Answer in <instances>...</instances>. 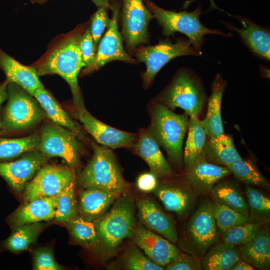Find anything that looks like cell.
<instances>
[{
  "label": "cell",
  "mask_w": 270,
  "mask_h": 270,
  "mask_svg": "<svg viewBox=\"0 0 270 270\" xmlns=\"http://www.w3.org/2000/svg\"><path fill=\"white\" fill-rule=\"evenodd\" d=\"M261 75L266 78H270V70L262 65L260 66Z\"/></svg>",
  "instance_id": "50"
},
{
  "label": "cell",
  "mask_w": 270,
  "mask_h": 270,
  "mask_svg": "<svg viewBox=\"0 0 270 270\" xmlns=\"http://www.w3.org/2000/svg\"><path fill=\"white\" fill-rule=\"evenodd\" d=\"M135 208L131 196L122 194L108 211L92 220L106 258L116 252L124 239L132 238L136 226Z\"/></svg>",
  "instance_id": "2"
},
{
  "label": "cell",
  "mask_w": 270,
  "mask_h": 270,
  "mask_svg": "<svg viewBox=\"0 0 270 270\" xmlns=\"http://www.w3.org/2000/svg\"><path fill=\"white\" fill-rule=\"evenodd\" d=\"M186 184L170 182L157 184L152 191L165 208L184 217L192 206L196 196L186 182Z\"/></svg>",
  "instance_id": "21"
},
{
  "label": "cell",
  "mask_w": 270,
  "mask_h": 270,
  "mask_svg": "<svg viewBox=\"0 0 270 270\" xmlns=\"http://www.w3.org/2000/svg\"><path fill=\"white\" fill-rule=\"evenodd\" d=\"M44 228L45 224L38 222L26 224L13 230L6 239L0 242V250L18 253L27 250L36 241Z\"/></svg>",
  "instance_id": "32"
},
{
  "label": "cell",
  "mask_w": 270,
  "mask_h": 270,
  "mask_svg": "<svg viewBox=\"0 0 270 270\" xmlns=\"http://www.w3.org/2000/svg\"><path fill=\"white\" fill-rule=\"evenodd\" d=\"M90 20L78 25L73 30L62 34L49 43L46 52L30 66L38 76L56 74L68 84L77 111L85 108L78 76L86 67L80 51L82 36Z\"/></svg>",
  "instance_id": "1"
},
{
  "label": "cell",
  "mask_w": 270,
  "mask_h": 270,
  "mask_svg": "<svg viewBox=\"0 0 270 270\" xmlns=\"http://www.w3.org/2000/svg\"><path fill=\"white\" fill-rule=\"evenodd\" d=\"M188 128L184 156V162L186 168L200 156L208 136L202 122L199 119L198 116L190 117Z\"/></svg>",
  "instance_id": "33"
},
{
  "label": "cell",
  "mask_w": 270,
  "mask_h": 270,
  "mask_svg": "<svg viewBox=\"0 0 270 270\" xmlns=\"http://www.w3.org/2000/svg\"><path fill=\"white\" fill-rule=\"evenodd\" d=\"M138 62L145 63L146 69L142 74L144 87L152 84L158 72L174 58L185 55L200 56L202 52L192 46L189 40L179 38L173 43L169 39L160 40L155 46L134 49Z\"/></svg>",
  "instance_id": "9"
},
{
  "label": "cell",
  "mask_w": 270,
  "mask_h": 270,
  "mask_svg": "<svg viewBox=\"0 0 270 270\" xmlns=\"http://www.w3.org/2000/svg\"><path fill=\"white\" fill-rule=\"evenodd\" d=\"M33 96L44 111L46 116L54 123L70 130L78 138H84L80 128L44 87L36 90Z\"/></svg>",
  "instance_id": "30"
},
{
  "label": "cell",
  "mask_w": 270,
  "mask_h": 270,
  "mask_svg": "<svg viewBox=\"0 0 270 270\" xmlns=\"http://www.w3.org/2000/svg\"><path fill=\"white\" fill-rule=\"evenodd\" d=\"M93 156L80 174L79 184L84 188H94L122 194L127 188L112 152L105 146L92 143Z\"/></svg>",
  "instance_id": "4"
},
{
  "label": "cell",
  "mask_w": 270,
  "mask_h": 270,
  "mask_svg": "<svg viewBox=\"0 0 270 270\" xmlns=\"http://www.w3.org/2000/svg\"><path fill=\"white\" fill-rule=\"evenodd\" d=\"M48 0H44V2ZM98 7H104L112 10V5L110 3V0H92Z\"/></svg>",
  "instance_id": "48"
},
{
  "label": "cell",
  "mask_w": 270,
  "mask_h": 270,
  "mask_svg": "<svg viewBox=\"0 0 270 270\" xmlns=\"http://www.w3.org/2000/svg\"><path fill=\"white\" fill-rule=\"evenodd\" d=\"M74 178V172L69 166L44 165L26 185L24 200L28 202L38 198L58 196Z\"/></svg>",
  "instance_id": "11"
},
{
  "label": "cell",
  "mask_w": 270,
  "mask_h": 270,
  "mask_svg": "<svg viewBox=\"0 0 270 270\" xmlns=\"http://www.w3.org/2000/svg\"><path fill=\"white\" fill-rule=\"evenodd\" d=\"M120 7L118 4L112 5V16L108 30L100 42L93 65L84 69L82 76L98 70L106 63L118 60L130 63L136 60L130 56L124 49L121 36L118 30V22Z\"/></svg>",
  "instance_id": "14"
},
{
  "label": "cell",
  "mask_w": 270,
  "mask_h": 270,
  "mask_svg": "<svg viewBox=\"0 0 270 270\" xmlns=\"http://www.w3.org/2000/svg\"><path fill=\"white\" fill-rule=\"evenodd\" d=\"M245 194L249 216L254 222L268 225L270 220V199L250 185L246 188Z\"/></svg>",
  "instance_id": "36"
},
{
  "label": "cell",
  "mask_w": 270,
  "mask_h": 270,
  "mask_svg": "<svg viewBox=\"0 0 270 270\" xmlns=\"http://www.w3.org/2000/svg\"><path fill=\"white\" fill-rule=\"evenodd\" d=\"M8 81L6 80L0 84V108L1 104L8 99Z\"/></svg>",
  "instance_id": "47"
},
{
  "label": "cell",
  "mask_w": 270,
  "mask_h": 270,
  "mask_svg": "<svg viewBox=\"0 0 270 270\" xmlns=\"http://www.w3.org/2000/svg\"><path fill=\"white\" fill-rule=\"evenodd\" d=\"M132 148L146 162L150 172L157 178L172 174V168L161 152L159 144L148 130L140 132Z\"/></svg>",
  "instance_id": "20"
},
{
  "label": "cell",
  "mask_w": 270,
  "mask_h": 270,
  "mask_svg": "<svg viewBox=\"0 0 270 270\" xmlns=\"http://www.w3.org/2000/svg\"><path fill=\"white\" fill-rule=\"evenodd\" d=\"M136 204L142 224L173 244L178 241L173 221L158 204L153 200L144 196L138 198Z\"/></svg>",
  "instance_id": "17"
},
{
  "label": "cell",
  "mask_w": 270,
  "mask_h": 270,
  "mask_svg": "<svg viewBox=\"0 0 270 270\" xmlns=\"http://www.w3.org/2000/svg\"><path fill=\"white\" fill-rule=\"evenodd\" d=\"M226 167L240 181L248 185L258 186L266 190L270 189L268 180L262 174L252 160H244L242 158Z\"/></svg>",
  "instance_id": "35"
},
{
  "label": "cell",
  "mask_w": 270,
  "mask_h": 270,
  "mask_svg": "<svg viewBox=\"0 0 270 270\" xmlns=\"http://www.w3.org/2000/svg\"><path fill=\"white\" fill-rule=\"evenodd\" d=\"M75 178L58 194L54 220L66 222L78 214V205L75 193Z\"/></svg>",
  "instance_id": "37"
},
{
  "label": "cell",
  "mask_w": 270,
  "mask_h": 270,
  "mask_svg": "<svg viewBox=\"0 0 270 270\" xmlns=\"http://www.w3.org/2000/svg\"><path fill=\"white\" fill-rule=\"evenodd\" d=\"M264 225L256 222H250L236 226L222 235V242L238 246L253 239Z\"/></svg>",
  "instance_id": "39"
},
{
  "label": "cell",
  "mask_w": 270,
  "mask_h": 270,
  "mask_svg": "<svg viewBox=\"0 0 270 270\" xmlns=\"http://www.w3.org/2000/svg\"><path fill=\"white\" fill-rule=\"evenodd\" d=\"M132 238L149 258L162 266L170 263L180 252L173 243L142 224L136 226Z\"/></svg>",
  "instance_id": "15"
},
{
  "label": "cell",
  "mask_w": 270,
  "mask_h": 270,
  "mask_svg": "<svg viewBox=\"0 0 270 270\" xmlns=\"http://www.w3.org/2000/svg\"><path fill=\"white\" fill-rule=\"evenodd\" d=\"M256 268L242 258L236 262L230 270H254Z\"/></svg>",
  "instance_id": "46"
},
{
  "label": "cell",
  "mask_w": 270,
  "mask_h": 270,
  "mask_svg": "<svg viewBox=\"0 0 270 270\" xmlns=\"http://www.w3.org/2000/svg\"><path fill=\"white\" fill-rule=\"evenodd\" d=\"M154 18L143 0H123L122 33L129 50L147 43L148 23Z\"/></svg>",
  "instance_id": "12"
},
{
  "label": "cell",
  "mask_w": 270,
  "mask_h": 270,
  "mask_svg": "<svg viewBox=\"0 0 270 270\" xmlns=\"http://www.w3.org/2000/svg\"><path fill=\"white\" fill-rule=\"evenodd\" d=\"M186 170V182L197 196L210 194L218 182L232 174L227 167L210 163L200 158Z\"/></svg>",
  "instance_id": "18"
},
{
  "label": "cell",
  "mask_w": 270,
  "mask_h": 270,
  "mask_svg": "<svg viewBox=\"0 0 270 270\" xmlns=\"http://www.w3.org/2000/svg\"><path fill=\"white\" fill-rule=\"evenodd\" d=\"M8 102L0 119L1 133L26 130L46 117L36 98L17 84L8 82Z\"/></svg>",
  "instance_id": "6"
},
{
  "label": "cell",
  "mask_w": 270,
  "mask_h": 270,
  "mask_svg": "<svg viewBox=\"0 0 270 270\" xmlns=\"http://www.w3.org/2000/svg\"><path fill=\"white\" fill-rule=\"evenodd\" d=\"M195 0H187L183 4L184 8V9L187 8L190 6V4H192ZM209 0L210 3V9H212V10L218 9V10H220L214 4V0Z\"/></svg>",
  "instance_id": "49"
},
{
  "label": "cell",
  "mask_w": 270,
  "mask_h": 270,
  "mask_svg": "<svg viewBox=\"0 0 270 270\" xmlns=\"http://www.w3.org/2000/svg\"><path fill=\"white\" fill-rule=\"evenodd\" d=\"M206 96L198 79L188 70L180 72L160 97L162 104L170 110L180 108L190 117L198 116Z\"/></svg>",
  "instance_id": "8"
},
{
  "label": "cell",
  "mask_w": 270,
  "mask_h": 270,
  "mask_svg": "<svg viewBox=\"0 0 270 270\" xmlns=\"http://www.w3.org/2000/svg\"><path fill=\"white\" fill-rule=\"evenodd\" d=\"M218 235L212 202L206 200L187 222L180 245L186 252L200 258L218 241Z\"/></svg>",
  "instance_id": "7"
},
{
  "label": "cell",
  "mask_w": 270,
  "mask_h": 270,
  "mask_svg": "<svg viewBox=\"0 0 270 270\" xmlns=\"http://www.w3.org/2000/svg\"><path fill=\"white\" fill-rule=\"evenodd\" d=\"M33 2H38L40 4H42L44 2V0H30Z\"/></svg>",
  "instance_id": "51"
},
{
  "label": "cell",
  "mask_w": 270,
  "mask_h": 270,
  "mask_svg": "<svg viewBox=\"0 0 270 270\" xmlns=\"http://www.w3.org/2000/svg\"><path fill=\"white\" fill-rule=\"evenodd\" d=\"M188 124L186 114H176L160 103L154 106L150 125L147 129L165 150L171 162L180 169L182 166V144Z\"/></svg>",
  "instance_id": "3"
},
{
  "label": "cell",
  "mask_w": 270,
  "mask_h": 270,
  "mask_svg": "<svg viewBox=\"0 0 270 270\" xmlns=\"http://www.w3.org/2000/svg\"><path fill=\"white\" fill-rule=\"evenodd\" d=\"M40 136L32 134L18 138L0 137V162L10 160L21 154L38 150Z\"/></svg>",
  "instance_id": "34"
},
{
  "label": "cell",
  "mask_w": 270,
  "mask_h": 270,
  "mask_svg": "<svg viewBox=\"0 0 270 270\" xmlns=\"http://www.w3.org/2000/svg\"><path fill=\"white\" fill-rule=\"evenodd\" d=\"M77 136L70 130L54 123L44 126L40 136L38 150L47 158L58 156L71 168L78 162L80 144Z\"/></svg>",
  "instance_id": "10"
},
{
  "label": "cell",
  "mask_w": 270,
  "mask_h": 270,
  "mask_svg": "<svg viewBox=\"0 0 270 270\" xmlns=\"http://www.w3.org/2000/svg\"><path fill=\"white\" fill-rule=\"evenodd\" d=\"M210 195L214 201L249 216L246 199L238 187L232 182L222 179L214 185Z\"/></svg>",
  "instance_id": "31"
},
{
  "label": "cell",
  "mask_w": 270,
  "mask_h": 270,
  "mask_svg": "<svg viewBox=\"0 0 270 270\" xmlns=\"http://www.w3.org/2000/svg\"><path fill=\"white\" fill-rule=\"evenodd\" d=\"M0 69L8 82L17 84L32 96L36 90L44 87L33 67L20 64L0 48Z\"/></svg>",
  "instance_id": "23"
},
{
  "label": "cell",
  "mask_w": 270,
  "mask_h": 270,
  "mask_svg": "<svg viewBox=\"0 0 270 270\" xmlns=\"http://www.w3.org/2000/svg\"><path fill=\"white\" fill-rule=\"evenodd\" d=\"M240 257L255 268L268 269L270 265V234L264 226L250 242L237 246Z\"/></svg>",
  "instance_id": "25"
},
{
  "label": "cell",
  "mask_w": 270,
  "mask_h": 270,
  "mask_svg": "<svg viewBox=\"0 0 270 270\" xmlns=\"http://www.w3.org/2000/svg\"><path fill=\"white\" fill-rule=\"evenodd\" d=\"M78 116L86 132L106 147L132 148L137 138L134 134L117 130L100 121L86 108L78 110Z\"/></svg>",
  "instance_id": "16"
},
{
  "label": "cell",
  "mask_w": 270,
  "mask_h": 270,
  "mask_svg": "<svg viewBox=\"0 0 270 270\" xmlns=\"http://www.w3.org/2000/svg\"><path fill=\"white\" fill-rule=\"evenodd\" d=\"M80 47L82 60L86 64L84 69H88L93 65L96 53V46L92 36L90 25L82 36Z\"/></svg>",
  "instance_id": "44"
},
{
  "label": "cell",
  "mask_w": 270,
  "mask_h": 270,
  "mask_svg": "<svg viewBox=\"0 0 270 270\" xmlns=\"http://www.w3.org/2000/svg\"><path fill=\"white\" fill-rule=\"evenodd\" d=\"M124 267L131 270H163L164 268L153 262L137 246L131 245L125 250L122 258Z\"/></svg>",
  "instance_id": "40"
},
{
  "label": "cell",
  "mask_w": 270,
  "mask_h": 270,
  "mask_svg": "<svg viewBox=\"0 0 270 270\" xmlns=\"http://www.w3.org/2000/svg\"><path fill=\"white\" fill-rule=\"evenodd\" d=\"M148 8L152 13L162 28L164 36H172L176 32L186 35L196 49L200 50L204 36L214 34L232 36L231 34H224L219 30H212L204 26L200 20V6L193 12H176L162 8L150 0H144Z\"/></svg>",
  "instance_id": "5"
},
{
  "label": "cell",
  "mask_w": 270,
  "mask_h": 270,
  "mask_svg": "<svg viewBox=\"0 0 270 270\" xmlns=\"http://www.w3.org/2000/svg\"><path fill=\"white\" fill-rule=\"evenodd\" d=\"M48 159L35 150L24 154L14 161L0 162V176L15 194L20 195L28 180Z\"/></svg>",
  "instance_id": "13"
},
{
  "label": "cell",
  "mask_w": 270,
  "mask_h": 270,
  "mask_svg": "<svg viewBox=\"0 0 270 270\" xmlns=\"http://www.w3.org/2000/svg\"><path fill=\"white\" fill-rule=\"evenodd\" d=\"M157 184V177L151 172L142 174L136 180L138 188L144 192H152Z\"/></svg>",
  "instance_id": "45"
},
{
  "label": "cell",
  "mask_w": 270,
  "mask_h": 270,
  "mask_svg": "<svg viewBox=\"0 0 270 270\" xmlns=\"http://www.w3.org/2000/svg\"><path fill=\"white\" fill-rule=\"evenodd\" d=\"M212 206L216 225L221 235L236 226L253 221L250 217L216 201L212 202Z\"/></svg>",
  "instance_id": "38"
},
{
  "label": "cell",
  "mask_w": 270,
  "mask_h": 270,
  "mask_svg": "<svg viewBox=\"0 0 270 270\" xmlns=\"http://www.w3.org/2000/svg\"><path fill=\"white\" fill-rule=\"evenodd\" d=\"M240 258L237 246L218 241L203 256L202 265L206 270H230Z\"/></svg>",
  "instance_id": "28"
},
{
  "label": "cell",
  "mask_w": 270,
  "mask_h": 270,
  "mask_svg": "<svg viewBox=\"0 0 270 270\" xmlns=\"http://www.w3.org/2000/svg\"><path fill=\"white\" fill-rule=\"evenodd\" d=\"M226 82L218 74L212 86L206 116L202 120L208 138H216L224 134L221 116V104Z\"/></svg>",
  "instance_id": "27"
},
{
  "label": "cell",
  "mask_w": 270,
  "mask_h": 270,
  "mask_svg": "<svg viewBox=\"0 0 270 270\" xmlns=\"http://www.w3.org/2000/svg\"><path fill=\"white\" fill-rule=\"evenodd\" d=\"M58 198V194L26 202L8 217V224L13 230L26 224L54 219Z\"/></svg>",
  "instance_id": "19"
},
{
  "label": "cell",
  "mask_w": 270,
  "mask_h": 270,
  "mask_svg": "<svg viewBox=\"0 0 270 270\" xmlns=\"http://www.w3.org/2000/svg\"><path fill=\"white\" fill-rule=\"evenodd\" d=\"M33 270H61L64 267L55 260L50 248H39L33 252Z\"/></svg>",
  "instance_id": "41"
},
{
  "label": "cell",
  "mask_w": 270,
  "mask_h": 270,
  "mask_svg": "<svg viewBox=\"0 0 270 270\" xmlns=\"http://www.w3.org/2000/svg\"><path fill=\"white\" fill-rule=\"evenodd\" d=\"M66 223L70 234L76 242L94 252L100 258H106L92 220L82 215H76Z\"/></svg>",
  "instance_id": "29"
},
{
  "label": "cell",
  "mask_w": 270,
  "mask_h": 270,
  "mask_svg": "<svg viewBox=\"0 0 270 270\" xmlns=\"http://www.w3.org/2000/svg\"><path fill=\"white\" fill-rule=\"evenodd\" d=\"M199 158L224 166L242 159L236 148L232 137L224 134L216 138H208Z\"/></svg>",
  "instance_id": "24"
},
{
  "label": "cell",
  "mask_w": 270,
  "mask_h": 270,
  "mask_svg": "<svg viewBox=\"0 0 270 270\" xmlns=\"http://www.w3.org/2000/svg\"><path fill=\"white\" fill-rule=\"evenodd\" d=\"M242 25L238 28L228 22L223 24L228 28L239 34L242 39L251 52L266 60L270 59V33L269 29L262 27L250 20L236 16Z\"/></svg>",
  "instance_id": "22"
},
{
  "label": "cell",
  "mask_w": 270,
  "mask_h": 270,
  "mask_svg": "<svg viewBox=\"0 0 270 270\" xmlns=\"http://www.w3.org/2000/svg\"><path fill=\"white\" fill-rule=\"evenodd\" d=\"M200 258L190 254L180 252L168 264V270H200L202 268Z\"/></svg>",
  "instance_id": "43"
},
{
  "label": "cell",
  "mask_w": 270,
  "mask_h": 270,
  "mask_svg": "<svg viewBox=\"0 0 270 270\" xmlns=\"http://www.w3.org/2000/svg\"><path fill=\"white\" fill-rule=\"evenodd\" d=\"M120 194L104 190L85 188L80 195V210L82 215L94 220L103 216Z\"/></svg>",
  "instance_id": "26"
},
{
  "label": "cell",
  "mask_w": 270,
  "mask_h": 270,
  "mask_svg": "<svg viewBox=\"0 0 270 270\" xmlns=\"http://www.w3.org/2000/svg\"><path fill=\"white\" fill-rule=\"evenodd\" d=\"M108 10L104 7H100L90 20V31L96 46L105 29L108 27L110 22L108 15Z\"/></svg>",
  "instance_id": "42"
}]
</instances>
